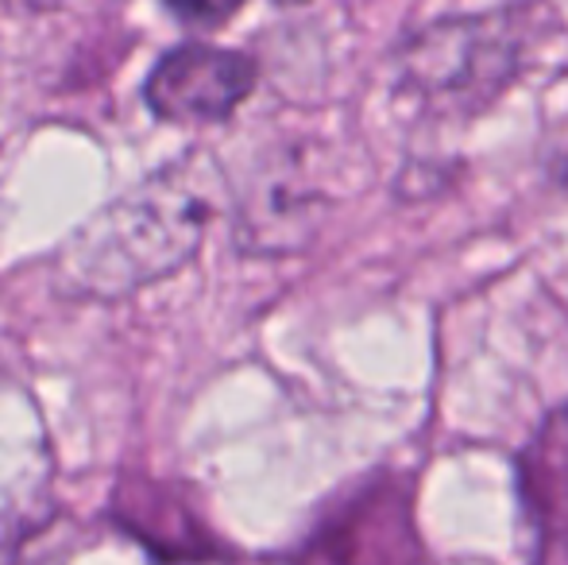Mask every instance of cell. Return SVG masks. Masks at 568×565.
I'll return each mask as SVG.
<instances>
[{
    "instance_id": "6da1fadb",
    "label": "cell",
    "mask_w": 568,
    "mask_h": 565,
    "mask_svg": "<svg viewBox=\"0 0 568 565\" xmlns=\"http://www.w3.org/2000/svg\"><path fill=\"white\" fill-rule=\"evenodd\" d=\"M229 202L210 151H190L109 202L54 256V286L70 299L113 302L179 272Z\"/></svg>"
},
{
    "instance_id": "7a4b0ae2",
    "label": "cell",
    "mask_w": 568,
    "mask_h": 565,
    "mask_svg": "<svg viewBox=\"0 0 568 565\" xmlns=\"http://www.w3.org/2000/svg\"><path fill=\"white\" fill-rule=\"evenodd\" d=\"M554 31L538 8L460 16L422 28L398 59V101L426 121H468L491 109Z\"/></svg>"
},
{
    "instance_id": "3957f363",
    "label": "cell",
    "mask_w": 568,
    "mask_h": 565,
    "mask_svg": "<svg viewBox=\"0 0 568 565\" xmlns=\"http://www.w3.org/2000/svg\"><path fill=\"white\" fill-rule=\"evenodd\" d=\"M329 210V190L302 151L278 148L252 167L236 190V241L255 256H286L314 241Z\"/></svg>"
},
{
    "instance_id": "277c9868",
    "label": "cell",
    "mask_w": 568,
    "mask_h": 565,
    "mask_svg": "<svg viewBox=\"0 0 568 565\" xmlns=\"http://www.w3.org/2000/svg\"><path fill=\"white\" fill-rule=\"evenodd\" d=\"M255 85V67L240 51L210 43H186L163 54L151 70L143 98L159 121L217 124L229 121Z\"/></svg>"
},
{
    "instance_id": "5b68a950",
    "label": "cell",
    "mask_w": 568,
    "mask_h": 565,
    "mask_svg": "<svg viewBox=\"0 0 568 565\" xmlns=\"http://www.w3.org/2000/svg\"><path fill=\"white\" fill-rule=\"evenodd\" d=\"M518 496L534 531V565H568V407L554 411L518 457Z\"/></svg>"
},
{
    "instance_id": "8992f818",
    "label": "cell",
    "mask_w": 568,
    "mask_h": 565,
    "mask_svg": "<svg viewBox=\"0 0 568 565\" xmlns=\"http://www.w3.org/2000/svg\"><path fill=\"white\" fill-rule=\"evenodd\" d=\"M171 4L179 8L182 16H190V20L217 23V20H225V16L236 12L244 0H171Z\"/></svg>"
},
{
    "instance_id": "52a82bcc",
    "label": "cell",
    "mask_w": 568,
    "mask_h": 565,
    "mask_svg": "<svg viewBox=\"0 0 568 565\" xmlns=\"http://www.w3.org/2000/svg\"><path fill=\"white\" fill-rule=\"evenodd\" d=\"M275 4H286V8H294V4H310V0H275Z\"/></svg>"
}]
</instances>
